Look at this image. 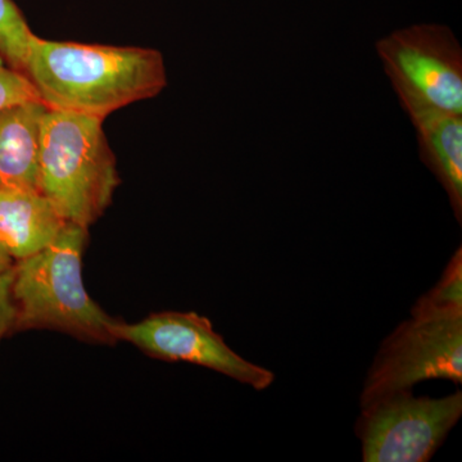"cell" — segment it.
<instances>
[{
	"label": "cell",
	"mask_w": 462,
	"mask_h": 462,
	"mask_svg": "<svg viewBox=\"0 0 462 462\" xmlns=\"http://www.w3.org/2000/svg\"><path fill=\"white\" fill-rule=\"evenodd\" d=\"M88 227L67 223L48 247L16 261L12 287L16 321L14 333L60 330L85 342L115 345L116 319L91 300L83 281Z\"/></svg>",
	"instance_id": "7a4b0ae2"
},
{
	"label": "cell",
	"mask_w": 462,
	"mask_h": 462,
	"mask_svg": "<svg viewBox=\"0 0 462 462\" xmlns=\"http://www.w3.org/2000/svg\"><path fill=\"white\" fill-rule=\"evenodd\" d=\"M411 312L462 314V249L449 260L442 278L412 307Z\"/></svg>",
	"instance_id": "7c38bea8"
},
{
	"label": "cell",
	"mask_w": 462,
	"mask_h": 462,
	"mask_svg": "<svg viewBox=\"0 0 462 462\" xmlns=\"http://www.w3.org/2000/svg\"><path fill=\"white\" fill-rule=\"evenodd\" d=\"M111 333L117 342L132 343L151 357L199 365L256 391L275 380V374L234 352L212 322L197 312H158L134 324L116 320Z\"/></svg>",
	"instance_id": "8992f818"
},
{
	"label": "cell",
	"mask_w": 462,
	"mask_h": 462,
	"mask_svg": "<svg viewBox=\"0 0 462 462\" xmlns=\"http://www.w3.org/2000/svg\"><path fill=\"white\" fill-rule=\"evenodd\" d=\"M23 74L51 109L106 120L167 87L165 60L144 47L84 44L33 36Z\"/></svg>",
	"instance_id": "6da1fadb"
},
{
	"label": "cell",
	"mask_w": 462,
	"mask_h": 462,
	"mask_svg": "<svg viewBox=\"0 0 462 462\" xmlns=\"http://www.w3.org/2000/svg\"><path fill=\"white\" fill-rule=\"evenodd\" d=\"M361 409L355 430L365 462H425L460 420L462 393L430 398L401 391Z\"/></svg>",
	"instance_id": "5b68a950"
},
{
	"label": "cell",
	"mask_w": 462,
	"mask_h": 462,
	"mask_svg": "<svg viewBox=\"0 0 462 462\" xmlns=\"http://www.w3.org/2000/svg\"><path fill=\"white\" fill-rule=\"evenodd\" d=\"M35 33L14 0H0V58L23 72L27 51Z\"/></svg>",
	"instance_id": "8fae6325"
},
{
	"label": "cell",
	"mask_w": 462,
	"mask_h": 462,
	"mask_svg": "<svg viewBox=\"0 0 462 462\" xmlns=\"http://www.w3.org/2000/svg\"><path fill=\"white\" fill-rule=\"evenodd\" d=\"M67 223L41 190L0 188V243L14 263L48 247Z\"/></svg>",
	"instance_id": "9c48e42d"
},
{
	"label": "cell",
	"mask_w": 462,
	"mask_h": 462,
	"mask_svg": "<svg viewBox=\"0 0 462 462\" xmlns=\"http://www.w3.org/2000/svg\"><path fill=\"white\" fill-rule=\"evenodd\" d=\"M375 51L391 84L434 107L462 115V48L449 27H404L380 38Z\"/></svg>",
	"instance_id": "52a82bcc"
},
{
	"label": "cell",
	"mask_w": 462,
	"mask_h": 462,
	"mask_svg": "<svg viewBox=\"0 0 462 462\" xmlns=\"http://www.w3.org/2000/svg\"><path fill=\"white\" fill-rule=\"evenodd\" d=\"M409 116L422 163L436 176L462 223V115L434 107L398 84H391Z\"/></svg>",
	"instance_id": "ba28073f"
},
{
	"label": "cell",
	"mask_w": 462,
	"mask_h": 462,
	"mask_svg": "<svg viewBox=\"0 0 462 462\" xmlns=\"http://www.w3.org/2000/svg\"><path fill=\"white\" fill-rule=\"evenodd\" d=\"M42 102H29L0 111V188L39 189V151Z\"/></svg>",
	"instance_id": "30bf717a"
},
{
	"label": "cell",
	"mask_w": 462,
	"mask_h": 462,
	"mask_svg": "<svg viewBox=\"0 0 462 462\" xmlns=\"http://www.w3.org/2000/svg\"><path fill=\"white\" fill-rule=\"evenodd\" d=\"M14 281V264L7 272L0 273V340L7 334L14 333V329L16 305L12 293Z\"/></svg>",
	"instance_id": "5bb4252c"
},
{
	"label": "cell",
	"mask_w": 462,
	"mask_h": 462,
	"mask_svg": "<svg viewBox=\"0 0 462 462\" xmlns=\"http://www.w3.org/2000/svg\"><path fill=\"white\" fill-rule=\"evenodd\" d=\"M14 258L9 256L8 252L5 251V248L0 243V273L7 272L11 267H14Z\"/></svg>",
	"instance_id": "9a60e30c"
},
{
	"label": "cell",
	"mask_w": 462,
	"mask_h": 462,
	"mask_svg": "<svg viewBox=\"0 0 462 462\" xmlns=\"http://www.w3.org/2000/svg\"><path fill=\"white\" fill-rule=\"evenodd\" d=\"M29 102H42L32 81L0 58V111Z\"/></svg>",
	"instance_id": "4fadbf2b"
},
{
	"label": "cell",
	"mask_w": 462,
	"mask_h": 462,
	"mask_svg": "<svg viewBox=\"0 0 462 462\" xmlns=\"http://www.w3.org/2000/svg\"><path fill=\"white\" fill-rule=\"evenodd\" d=\"M103 123L51 108L42 116L39 189L66 221L84 227L105 215L121 184Z\"/></svg>",
	"instance_id": "3957f363"
},
{
	"label": "cell",
	"mask_w": 462,
	"mask_h": 462,
	"mask_svg": "<svg viewBox=\"0 0 462 462\" xmlns=\"http://www.w3.org/2000/svg\"><path fill=\"white\" fill-rule=\"evenodd\" d=\"M430 379L462 383V314L411 312L380 346L361 407Z\"/></svg>",
	"instance_id": "277c9868"
}]
</instances>
